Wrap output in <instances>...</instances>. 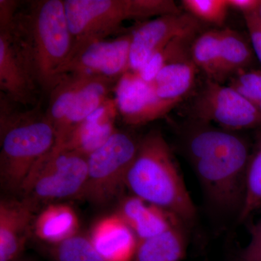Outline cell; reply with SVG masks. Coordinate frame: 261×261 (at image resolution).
<instances>
[{
    "instance_id": "cell-5",
    "label": "cell",
    "mask_w": 261,
    "mask_h": 261,
    "mask_svg": "<svg viewBox=\"0 0 261 261\" xmlns=\"http://www.w3.org/2000/svg\"><path fill=\"white\" fill-rule=\"evenodd\" d=\"M87 159L53 147L36 163L20 192L34 202L81 197L88 175Z\"/></svg>"
},
{
    "instance_id": "cell-22",
    "label": "cell",
    "mask_w": 261,
    "mask_h": 261,
    "mask_svg": "<svg viewBox=\"0 0 261 261\" xmlns=\"http://www.w3.org/2000/svg\"><path fill=\"white\" fill-rule=\"evenodd\" d=\"M190 57L197 69L203 71L208 80L219 83L224 82L219 30L207 31L194 39L190 48Z\"/></svg>"
},
{
    "instance_id": "cell-24",
    "label": "cell",
    "mask_w": 261,
    "mask_h": 261,
    "mask_svg": "<svg viewBox=\"0 0 261 261\" xmlns=\"http://www.w3.org/2000/svg\"><path fill=\"white\" fill-rule=\"evenodd\" d=\"M195 35L185 34L173 38L164 47L154 53L137 73L145 82L148 83L153 82L163 67L176 58L190 53Z\"/></svg>"
},
{
    "instance_id": "cell-6",
    "label": "cell",
    "mask_w": 261,
    "mask_h": 261,
    "mask_svg": "<svg viewBox=\"0 0 261 261\" xmlns=\"http://www.w3.org/2000/svg\"><path fill=\"white\" fill-rule=\"evenodd\" d=\"M140 140L116 130L109 140L87 159L88 175L81 197L93 203H107L126 185L128 170L138 152Z\"/></svg>"
},
{
    "instance_id": "cell-14",
    "label": "cell",
    "mask_w": 261,
    "mask_h": 261,
    "mask_svg": "<svg viewBox=\"0 0 261 261\" xmlns=\"http://www.w3.org/2000/svg\"><path fill=\"white\" fill-rule=\"evenodd\" d=\"M89 239L105 261H135L138 238L118 214L97 221Z\"/></svg>"
},
{
    "instance_id": "cell-19",
    "label": "cell",
    "mask_w": 261,
    "mask_h": 261,
    "mask_svg": "<svg viewBox=\"0 0 261 261\" xmlns=\"http://www.w3.org/2000/svg\"><path fill=\"white\" fill-rule=\"evenodd\" d=\"M80 220L73 207L66 204H49L34 223V233L39 240L57 245L78 233Z\"/></svg>"
},
{
    "instance_id": "cell-3",
    "label": "cell",
    "mask_w": 261,
    "mask_h": 261,
    "mask_svg": "<svg viewBox=\"0 0 261 261\" xmlns=\"http://www.w3.org/2000/svg\"><path fill=\"white\" fill-rule=\"evenodd\" d=\"M134 195L176 215L183 221L195 218L196 208L171 148L159 130L140 140L138 152L127 173Z\"/></svg>"
},
{
    "instance_id": "cell-21",
    "label": "cell",
    "mask_w": 261,
    "mask_h": 261,
    "mask_svg": "<svg viewBox=\"0 0 261 261\" xmlns=\"http://www.w3.org/2000/svg\"><path fill=\"white\" fill-rule=\"evenodd\" d=\"M219 32L221 68L224 79L248 70L255 56L251 43L233 29L226 28Z\"/></svg>"
},
{
    "instance_id": "cell-17",
    "label": "cell",
    "mask_w": 261,
    "mask_h": 261,
    "mask_svg": "<svg viewBox=\"0 0 261 261\" xmlns=\"http://www.w3.org/2000/svg\"><path fill=\"white\" fill-rule=\"evenodd\" d=\"M118 214L133 230L138 240L152 238L183 221L176 215L135 195L122 202Z\"/></svg>"
},
{
    "instance_id": "cell-31",
    "label": "cell",
    "mask_w": 261,
    "mask_h": 261,
    "mask_svg": "<svg viewBox=\"0 0 261 261\" xmlns=\"http://www.w3.org/2000/svg\"><path fill=\"white\" fill-rule=\"evenodd\" d=\"M229 9L241 12L243 15L249 14L258 10L261 0H227Z\"/></svg>"
},
{
    "instance_id": "cell-10",
    "label": "cell",
    "mask_w": 261,
    "mask_h": 261,
    "mask_svg": "<svg viewBox=\"0 0 261 261\" xmlns=\"http://www.w3.org/2000/svg\"><path fill=\"white\" fill-rule=\"evenodd\" d=\"M130 32L113 40L87 42L72 50L58 77L68 73L120 78L129 70Z\"/></svg>"
},
{
    "instance_id": "cell-25",
    "label": "cell",
    "mask_w": 261,
    "mask_h": 261,
    "mask_svg": "<svg viewBox=\"0 0 261 261\" xmlns=\"http://www.w3.org/2000/svg\"><path fill=\"white\" fill-rule=\"evenodd\" d=\"M51 255L56 261H105L90 239L78 233L54 245Z\"/></svg>"
},
{
    "instance_id": "cell-33",
    "label": "cell",
    "mask_w": 261,
    "mask_h": 261,
    "mask_svg": "<svg viewBox=\"0 0 261 261\" xmlns=\"http://www.w3.org/2000/svg\"><path fill=\"white\" fill-rule=\"evenodd\" d=\"M256 261H261V257L260 259H258V260H256Z\"/></svg>"
},
{
    "instance_id": "cell-29",
    "label": "cell",
    "mask_w": 261,
    "mask_h": 261,
    "mask_svg": "<svg viewBox=\"0 0 261 261\" xmlns=\"http://www.w3.org/2000/svg\"><path fill=\"white\" fill-rule=\"evenodd\" d=\"M254 53L261 64V23L257 11L243 15Z\"/></svg>"
},
{
    "instance_id": "cell-7",
    "label": "cell",
    "mask_w": 261,
    "mask_h": 261,
    "mask_svg": "<svg viewBox=\"0 0 261 261\" xmlns=\"http://www.w3.org/2000/svg\"><path fill=\"white\" fill-rule=\"evenodd\" d=\"M73 49L119 32L123 22L135 19L133 0H63Z\"/></svg>"
},
{
    "instance_id": "cell-15",
    "label": "cell",
    "mask_w": 261,
    "mask_h": 261,
    "mask_svg": "<svg viewBox=\"0 0 261 261\" xmlns=\"http://www.w3.org/2000/svg\"><path fill=\"white\" fill-rule=\"evenodd\" d=\"M116 113L114 99H110L79 125L61 145L55 147L73 151L88 158L116 132L113 121Z\"/></svg>"
},
{
    "instance_id": "cell-18",
    "label": "cell",
    "mask_w": 261,
    "mask_h": 261,
    "mask_svg": "<svg viewBox=\"0 0 261 261\" xmlns=\"http://www.w3.org/2000/svg\"><path fill=\"white\" fill-rule=\"evenodd\" d=\"M197 70L190 53L176 58L163 67L151 82L155 95L172 110L190 93L195 84Z\"/></svg>"
},
{
    "instance_id": "cell-23",
    "label": "cell",
    "mask_w": 261,
    "mask_h": 261,
    "mask_svg": "<svg viewBox=\"0 0 261 261\" xmlns=\"http://www.w3.org/2000/svg\"><path fill=\"white\" fill-rule=\"evenodd\" d=\"M261 208V133L253 152L250 154L245 176V196L239 213L240 222L246 221Z\"/></svg>"
},
{
    "instance_id": "cell-12",
    "label": "cell",
    "mask_w": 261,
    "mask_h": 261,
    "mask_svg": "<svg viewBox=\"0 0 261 261\" xmlns=\"http://www.w3.org/2000/svg\"><path fill=\"white\" fill-rule=\"evenodd\" d=\"M113 99L123 122L132 126L155 121L171 111L155 95L151 83L130 70L117 82Z\"/></svg>"
},
{
    "instance_id": "cell-1",
    "label": "cell",
    "mask_w": 261,
    "mask_h": 261,
    "mask_svg": "<svg viewBox=\"0 0 261 261\" xmlns=\"http://www.w3.org/2000/svg\"><path fill=\"white\" fill-rule=\"evenodd\" d=\"M207 125L200 121L187 134L186 153L211 202L240 213L251 154L248 144L235 132Z\"/></svg>"
},
{
    "instance_id": "cell-27",
    "label": "cell",
    "mask_w": 261,
    "mask_h": 261,
    "mask_svg": "<svg viewBox=\"0 0 261 261\" xmlns=\"http://www.w3.org/2000/svg\"><path fill=\"white\" fill-rule=\"evenodd\" d=\"M228 85L253 104L261 99V70L240 72L232 76Z\"/></svg>"
},
{
    "instance_id": "cell-8",
    "label": "cell",
    "mask_w": 261,
    "mask_h": 261,
    "mask_svg": "<svg viewBox=\"0 0 261 261\" xmlns=\"http://www.w3.org/2000/svg\"><path fill=\"white\" fill-rule=\"evenodd\" d=\"M192 115L204 123L231 130L260 129L261 113L231 86L207 80L194 100Z\"/></svg>"
},
{
    "instance_id": "cell-16",
    "label": "cell",
    "mask_w": 261,
    "mask_h": 261,
    "mask_svg": "<svg viewBox=\"0 0 261 261\" xmlns=\"http://www.w3.org/2000/svg\"><path fill=\"white\" fill-rule=\"evenodd\" d=\"M118 81L100 75H89L56 133L55 146L61 145L79 125L111 99L110 94L114 90Z\"/></svg>"
},
{
    "instance_id": "cell-2",
    "label": "cell",
    "mask_w": 261,
    "mask_h": 261,
    "mask_svg": "<svg viewBox=\"0 0 261 261\" xmlns=\"http://www.w3.org/2000/svg\"><path fill=\"white\" fill-rule=\"evenodd\" d=\"M0 95L2 185L20 192L36 163L56 145V132L40 105L25 110Z\"/></svg>"
},
{
    "instance_id": "cell-28",
    "label": "cell",
    "mask_w": 261,
    "mask_h": 261,
    "mask_svg": "<svg viewBox=\"0 0 261 261\" xmlns=\"http://www.w3.org/2000/svg\"><path fill=\"white\" fill-rule=\"evenodd\" d=\"M250 241L242 253L240 261H256L261 257V219L249 229Z\"/></svg>"
},
{
    "instance_id": "cell-9",
    "label": "cell",
    "mask_w": 261,
    "mask_h": 261,
    "mask_svg": "<svg viewBox=\"0 0 261 261\" xmlns=\"http://www.w3.org/2000/svg\"><path fill=\"white\" fill-rule=\"evenodd\" d=\"M39 88L28 53L12 22L0 29V92L19 106L34 107Z\"/></svg>"
},
{
    "instance_id": "cell-30",
    "label": "cell",
    "mask_w": 261,
    "mask_h": 261,
    "mask_svg": "<svg viewBox=\"0 0 261 261\" xmlns=\"http://www.w3.org/2000/svg\"><path fill=\"white\" fill-rule=\"evenodd\" d=\"M20 2L16 0L0 1V29L8 27L14 20Z\"/></svg>"
},
{
    "instance_id": "cell-20",
    "label": "cell",
    "mask_w": 261,
    "mask_h": 261,
    "mask_svg": "<svg viewBox=\"0 0 261 261\" xmlns=\"http://www.w3.org/2000/svg\"><path fill=\"white\" fill-rule=\"evenodd\" d=\"M183 221L155 236L139 240L135 261H180L186 255Z\"/></svg>"
},
{
    "instance_id": "cell-13",
    "label": "cell",
    "mask_w": 261,
    "mask_h": 261,
    "mask_svg": "<svg viewBox=\"0 0 261 261\" xmlns=\"http://www.w3.org/2000/svg\"><path fill=\"white\" fill-rule=\"evenodd\" d=\"M35 202L1 200L0 202V261H15L25 248L34 219Z\"/></svg>"
},
{
    "instance_id": "cell-26",
    "label": "cell",
    "mask_w": 261,
    "mask_h": 261,
    "mask_svg": "<svg viewBox=\"0 0 261 261\" xmlns=\"http://www.w3.org/2000/svg\"><path fill=\"white\" fill-rule=\"evenodd\" d=\"M181 3L197 20L217 25L225 23L229 10L227 0H184Z\"/></svg>"
},
{
    "instance_id": "cell-4",
    "label": "cell",
    "mask_w": 261,
    "mask_h": 261,
    "mask_svg": "<svg viewBox=\"0 0 261 261\" xmlns=\"http://www.w3.org/2000/svg\"><path fill=\"white\" fill-rule=\"evenodd\" d=\"M13 25L28 53L39 89L49 93L59 82L58 71L73 46L64 1L33 2L27 11L17 13Z\"/></svg>"
},
{
    "instance_id": "cell-11",
    "label": "cell",
    "mask_w": 261,
    "mask_h": 261,
    "mask_svg": "<svg viewBox=\"0 0 261 261\" xmlns=\"http://www.w3.org/2000/svg\"><path fill=\"white\" fill-rule=\"evenodd\" d=\"M198 20L191 15L177 13L164 15L137 25L130 32L129 70L140 71L151 57L173 38L196 34Z\"/></svg>"
},
{
    "instance_id": "cell-32",
    "label": "cell",
    "mask_w": 261,
    "mask_h": 261,
    "mask_svg": "<svg viewBox=\"0 0 261 261\" xmlns=\"http://www.w3.org/2000/svg\"><path fill=\"white\" fill-rule=\"evenodd\" d=\"M257 15H258L259 20H260L261 23V5L260 8H259L258 10H257Z\"/></svg>"
}]
</instances>
